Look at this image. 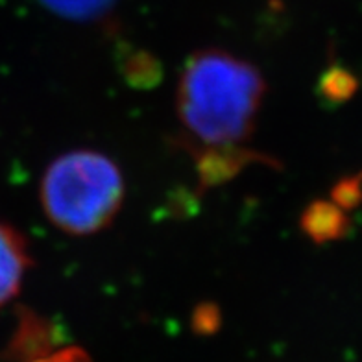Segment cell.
<instances>
[{"mask_svg": "<svg viewBox=\"0 0 362 362\" xmlns=\"http://www.w3.org/2000/svg\"><path fill=\"white\" fill-rule=\"evenodd\" d=\"M264 95L261 71L244 57L224 48L189 56L177 81L176 113L180 146L202 185H220L252 163H264L250 148Z\"/></svg>", "mask_w": 362, "mask_h": 362, "instance_id": "cell-1", "label": "cell"}, {"mask_svg": "<svg viewBox=\"0 0 362 362\" xmlns=\"http://www.w3.org/2000/svg\"><path fill=\"white\" fill-rule=\"evenodd\" d=\"M126 183L119 165L96 150H72L47 167L39 200L50 224L72 237L104 231L122 209Z\"/></svg>", "mask_w": 362, "mask_h": 362, "instance_id": "cell-2", "label": "cell"}, {"mask_svg": "<svg viewBox=\"0 0 362 362\" xmlns=\"http://www.w3.org/2000/svg\"><path fill=\"white\" fill-rule=\"evenodd\" d=\"M30 268L32 255L26 237L0 220V309L19 294Z\"/></svg>", "mask_w": 362, "mask_h": 362, "instance_id": "cell-3", "label": "cell"}, {"mask_svg": "<svg viewBox=\"0 0 362 362\" xmlns=\"http://www.w3.org/2000/svg\"><path fill=\"white\" fill-rule=\"evenodd\" d=\"M348 211L334 204L333 200H316L303 211L301 228L310 240L316 244L333 243L349 233Z\"/></svg>", "mask_w": 362, "mask_h": 362, "instance_id": "cell-4", "label": "cell"}, {"mask_svg": "<svg viewBox=\"0 0 362 362\" xmlns=\"http://www.w3.org/2000/svg\"><path fill=\"white\" fill-rule=\"evenodd\" d=\"M50 13L74 23H95L113 11L119 0H37Z\"/></svg>", "mask_w": 362, "mask_h": 362, "instance_id": "cell-5", "label": "cell"}, {"mask_svg": "<svg viewBox=\"0 0 362 362\" xmlns=\"http://www.w3.org/2000/svg\"><path fill=\"white\" fill-rule=\"evenodd\" d=\"M357 78L351 72L342 67L329 69L322 78V95L333 104H342L348 102L355 93H357Z\"/></svg>", "mask_w": 362, "mask_h": 362, "instance_id": "cell-6", "label": "cell"}, {"mask_svg": "<svg viewBox=\"0 0 362 362\" xmlns=\"http://www.w3.org/2000/svg\"><path fill=\"white\" fill-rule=\"evenodd\" d=\"M331 200L339 207H342L344 211H348V213L357 209L358 205H362V172H358L355 176L340 180L333 187Z\"/></svg>", "mask_w": 362, "mask_h": 362, "instance_id": "cell-7", "label": "cell"}, {"mask_svg": "<svg viewBox=\"0 0 362 362\" xmlns=\"http://www.w3.org/2000/svg\"><path fill=\"white\" fill-rule=\"evenodd\" d=\"M28 362H93L90 357L81 348L71 346V348L50 349V351L39 355Z\"/></svg>", "mask_w": 362, "mask_h": 362, "instance_id": "cell-8", "label": "cell"}]
</instances>
